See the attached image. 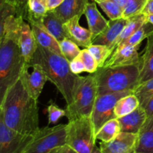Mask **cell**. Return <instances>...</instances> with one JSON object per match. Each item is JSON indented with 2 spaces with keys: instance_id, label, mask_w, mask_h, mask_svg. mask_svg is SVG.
<instances>
[{
  "instance_id": "24",
  "label": "cell",
  "mask_w": 153,
  "mask_h": 153,
  "mask_svg": "<svg viewBox=\"0 0 153 153\" xmlns=\"http://www.w3.org/2000/svg\"><path fill=\"white\" fill-rule=\"evenodd\" d=\"M147 21L146 15L143 14L142 13L128 18L126 25L125 26L124 29L123 30L122 33H121L117 40L115 42L114 45V51L120 44L123 43L128 37H131L137 30H138Z\"/></svg>"
},
{
  "instance_id": "36",
  "label": "cell",
  "mask_w": 153,
  "mask_h": 153,
  "mask_svg": "<svg viewBox=\"0 0 153 153\" xmlns=\"http://www.w3.org/2000/svg\"><path fill=\"white\" fill-rule=\"evenodd\" d=\"M11 4L20 16L25 21L29 18V8H28V0H4Z\"/></svg>"
},
{
  "instance_id": "46",
  "label": "cell",
  "mask_w": 153,
  "mask_h": 153,
  "mask_svg": "<svg viewBox=\"0 0 153 153\" xmlns=\"http://www.w3.org/2000/svg\"><path fill=\"white\" fill-rule=\"evenodd\" d=\"M135 152V151H134ZM134 152H129V153H134Z\"/></svg>"
},
{
  "instance_id": "33",
  "label": "cell",
  "mask_w": 153,
  "mask_h": 153,
  "mask_svg": "<svg viewBox=\"0 0 153 153\" xmlns=\"http://www.w3.org/2000/svg\"><path fill=\"white\" fill-rule=\"evenodd\" d=\"M147 0H127L123 7V18L131 17L142 13Z\"/></svg>"
},
{
  "instance_id": "38",
  "label": "cell",
  "mask_w": 153,
  "mask_h": 153,
  "mask_svg": "<svg viewBox=\"0 0 153 153\" xmlns=\"http://www.w3.org/2000/svg\"><path fill=\"white\" fill-rule=\"evenodd\" d=\"M49 153H79L76 152L74 149L70 147L69 145L65 144L61 146H58V147L52 149Z\"/></svg>"
},
{
  "instance_id": "41",
  "label": "cell",
  "mask_w": 153,
  "mask_h": 153,
  "mask_svg": "<svg viewBox=\"0 0 153 153\" xmlns=\"http://www.w3.org/2000/svg\"><path fill=\"white\" fill-rule=\"evenodd\" d=\"M64 0H46L47 1L48 10H52L60 5Z\"/></svg>"
},
{
  "instance_id": "1",
  "label": "cell",
  "mask_w": 153,
  "mask_h": 153,
  "mask_svg": "<svg viewBox=\"0 0 153 153\" xmlns=\"http://www.w3.org/2000/svg\"><path fill=\"white\" fill-rule=\"evenodd\" d=\"M0 118L9 128L24 134L33 135L40 128L37 100L29 95L20 79L1 100Z\"/></svg>"
},
{
  "instance_id": "3",
  "label": "cell",
  "mask_w": 153,
  "mask_h": 153,
  "mask_svg": "<svg viewBox=\"0 0 153 153\" xmlns=\"http://www.w3.org/2000/svg\"><path fill=\"white\" fill-rule=\"evenodd\" d=\"M97 86V96L133 90L139 85V65L99 67L93 73Z\"/></svg>"
},
{
  "instance_id": "37",
  "label": "cell",
  "mask_w": 153,
  "mask_h": 153,
  "mask_svg": "<svg viewBox=\"0 0 153 153\" xmlns=\"http://www.w3.org/2000/svg\"><path fill=\"white\" fill-rule=\"evenodd\" d=\"M70 67L71 71L76 75H79L83 72H86L85 64H83L82 60L79 58V56L70 61Z\"/></svg>"
},
{
  "instance_id": "29",
  "label": "cell",
  "mask_w": 153,
  "mask_h": 153,
  "mask_svg": "<svg viewBox=\"0 0 153 153\" xmlns=\"http://www.w3.org/2000/svg\"><path fill=\"white\" fill-rule=\"evenodd\" d=\"M102 10L110 19H117L123 17V7L112 0H103L97 2Z\"/></svg>"
},
{
  "instance_id": "25",
  "label": "cell",
  "mask_w": 153,
  "mask_h": 153,
  "mask_svg": "<svg viewBox=\"0 0 153 153\" xmlns=\"http://www.w3.org/2000/svg\"><path fill=\"white\" fill-rule=\"evenodd\" d=\"M140 105L137 97L134 94H129L118 100L114 108L117 118H120L134 111Z\"/></svg>"
},
{
  "instance_id": "5",
  "label": "cell",
  "mask_w": 153,
  "mask_h": 153,
  "mask_svg": "<svg viewBox=\"0 0 153 153\" xmlns=\"http://www.w3.org/2000/svg\"><path fill=\"white\" fill-rule=\"evenodd\" d=\"M97 97V86L94 74L85 77L79 76L75 87L73 100L66 107L69 121L91 117Z\"/></svg>"
},
{
  "instance_id": "34",
  "label": "cell",
  "mask_w": 153,
  "mask_h": 153,
  "mask_svg": "<svg viewBox=\"0 0 153 153\" xmlns=\"http://www.w3.org/2000/svg\"><path fill=\"white\" fill-rule=\"evenodd\" d=\"M79 58L85 64L86 72L89 73H94L99 68L98 64L94 57L88 49H83L81 50L79 55Z\"/></svg>"
},
{
  "instance_id": "13",
  "label": "cell",
  "mask_w": 153,
  "mask_h": 153,
  "mask_svg": "<svg viewBox=\"0 0 153 153\" xmlns=\"http://www.w3.org/2000/svg\"><path fill=\"white\" fill-rule=\"evenodd\" d=\"M137 140V134L121 131L111 141L101 142L100 148L102 153H129L135 151Z\"/></svg>"
},
{
  "instance_id": "4",
  "label": "cell",
  "mask_w": 153,
  "mask_h": 153,
  "mask_svg": "<svg viewBox=\"0 0 153 153\" xmlns=\"http://www.w3.org/2000/svg\"><path fill=\"white\" fill-rule=\"evenodd\" d=\"M25 66L18 39L0 40V100L19 79Z\"/></svg>"
},
{
  "instance_id": "19",
  "label": "cell",
  "mask_w": 153,
  "mask_h": 153,
  "mask_svg": "<svg viewBox=\"0 0 153 153\" xmlns=\"http://www.w3.org/2000/svg\"><path fill=\"white\" fill-rule=\"evenodd\" d=\"M95 1L89 2L85 10L88 29L92 34L93 40L100 35L108 25V21L99 11Z\"/></svg>"
},
{
  "instance_id": "43",
  "label": "cell",
  "mask_w": 153,
  "mask_h": 153,
  "mask_svg": "<svg viewBox=\"0 0 153 153\" xmlns=\"http://www.w3.org/2000/svg\"><path fill=\"white\" fill-rule=\"evenodd\" d=\"M91 153H102V150L100 149V148L97 147V146H95V147L94 148V149H93L92 152Z\"/></svg>"
},
{
  "instance_id": "22",
  "label": "cell",
  "mask_w": 153,
  "mask_h": 153,
  "mask_svg": "<svg viewBox=\"0 0 153 153\" xmlns=\"http://www.w3.org/2000/svg\"><path fill=\"white\" fill-rule=\"evenodd\" d=\"M135 152L153 153V116L147 117L137 134Z\"/></svg>"
},
{
  "instance_id": "7",
  "label": "cell",
  "mask_w": 153,
  "mask_h": 153,
  "mask_svg": "<svg viewBox=\"0 0 153 153\" xmlns=\"http://www.w3.org/2000/svg\"><path fill=\"white\" fill-rule=\"evenodd\" d=\"M67 124L40 128L22 153H49L55 148L67 144Z\"/></svg>"
},
{
  "instance_id": "28",
  "label": "cell",
  "mask_w": 153,
  "mask_h": 153,
  "mask_svg": "<svg viewBox=\"0 0 153 153\" xmlns=\"http://www.w3.org/2000/svg\"><path fill=\"white\" fill-rule=\"evenodd\" d=\"M28 8L29 18L27 21L28 22L30 20H41L49 11L46 0H28Z\"/></svg>"
},
{
  "instance_id": "32",
  "label": "cell",
  "mask_w": 153,
  "mask_h": 153,
  "mask_svg": "<svg viewBox=\"0 0 153 153\" xmlns=\"http://www.w3.org/2000/svg\"><path fill=\"white\" fill-rule=\"evenodd\" d=\"M59 45L62 55L70 62L77 58L81 52L79 46L70 39L66 38L61 40L59 42Z\"/></svg>"
},
{
  "instance_id": "20",
  "label": "cell",
  "mask_w": 153,
  "mask_h": 153,
  "mask_svg": "<svg viewBox=\"0 0 153 153\" xmlns=\"http://www.w3.org/2000/svg\"><path fill=\"white\" fill-rule=\"evenodd\" d=\"M147 119L144 108L139 106L134 111L123 117L118 118L121 127V131L138 134L142 126Z\"/></svg>"
},
{
  "instance_id": "27",
  "label": "cell",
  "mask_w": 153,
  "mask_h": 153,
  "mask_svg": "<svg viewBox=\"0 0 153 153\" xmlns=\"http://www.w3.org/2000/svg\"><path fill=\"white\" fill-rule=\"evenodd\" d=\"M153 31V25L147 21L145 22L138 30L135 31L130 37H128L126 41L120 44L117 47L120 46L131 45V46H139L141 42L144 39H146L149 37V34ZM116 48V49H117ZM115 50V49H114Z\"/></svg>"
},
{
  "instance_id": "17",
  "label": "cell",
  "mask_w": 153,
  "mask_h": 153,
  "mask_svg": "<svg viewBox=\"0 0 153 153\" xmlns=\"http://www.w3.org/2000/svg\"><path fill=\"white\" fill-rule=\"evenodd\" d=\"M79 16L72 18L65 22V26L69 34V39L73 40L79 46L88 49L92 45L93 37L91 31L79 24Z\"/></svg>"
},
{
  "instance_id": "44",
  "label": "cell",
  "mask_w": 153,
  "mask_h": 153,
  "mask_svg": "<svg viewBox=\"0 0 153 153\" xmlns=\"http://www.w3.org/2000/svg\"><path fill=\"white\" fill-rule=\"evenodd\" d=\"M147 16V20L148 22H150L151 24H152L153 25V15H148Z\"/></svg>"
},
{
  "instance_id": "40",
  "label": "cell",
  "mask_w": 153,
  "mask_h": 153,
  "mask_svg": "<svg viewBox=\"0 0 153 153\" xmlns=\"http://www.w3.org/2000/svg\"><path fill=\"white\" fill-rule=\"evenodd\" d=\"M142 13L146 15H153V0H147L143 10Z\"/></svg>"
},
{
  "instance_id": "15",
  "label": "cell",
  "mask_w": 153,
  "mask_h": 153,
  "mask_svg": "<svg viewBox=\"0 0 153 153\" xmlns=\"http://www.w3.org/2000/svg\"><path fill=\"white\" fill-rule=\"evenodd\" d=\"M28 23L31 25L37 44L51 52L62 55L59 42L48 31L41 20H30Z\"/></svg>"
},
{
  "instance_id": "10",
  "label": "cell",
  "mask_w": 153,
  "mask_h": 153,
  "mask_svg": "<svg viewBox=\"0 0 153 153\" xmlns=\"http://www.w3.org/2000/svg\"><path fill=\"white\" fill-rule=\"evenodd\" d=\"M32 137L10 128L0 118V153H22Z\"/></svg>"
},
{
  "instance_id": "6",
  "label": "cell",
  "mask_w": 153,
  "mask_h": 153,
  "mask_svg": "<svg viewBox=\"0 0 153 153\" xmlns=\"http://www.w3.org/2000/svg\"><path fill=\"white\" fill-rule=\"evenodd\" d=\"M97 140V134L91 117L73 120L67 124V144L76 152L91 153Z\"/></svg>"
},
{
  "instance_id": "8",
  "label": "cell",
  "mask_w": 153,
  "mask_h": 153,
  "mask_svg": "<svg viewBox=\"0 0 153 153\" xmlns=\"http://www.w3.org/2000/svg\"><path fill=\"white\" fill-rule=\"evenodd\" d=\"M131 94H134L133 90L97 96L91 116L96 134L106 122L117 118L114 114V108L118 100Z\"/></svg>"
},
{
  "instance_id": "11",
  "label": "cell",
  "mask_w": 153,
  "mask_h": 153,
  "mask_svg": "<svg viewBox=\"0 0 153 153\" xmlns=\"http://www.w3.org/2000/svg\"><path fill=\"white\" fill-rule=\"evenodd\" d=\"M31 67L33 70L31 73H29L28 71L29 68L25 66L21 74L20 80L29 95L37 100L46 81L48 80V78L43 69L38 64H33Z\"/></svg>"
},
{
  "instance_id": "42",
  "label": "cell",
  "mask_w": 153,
  "mask_h": 153,
  "mask_svg": "<svg viewBox=\"0 0 153 153\" xmlns=\"http://www.w3.org/2000/svg\"><path fill=\"white\" fill-rule=\"evenodd\" d=\"M94 1H95V2H98V1H103V0H94ZM112 1H114L115 2H117V3H118V4H120V5H121L123 7H124V5H125V4H126V1L127 0H112Z\"/></svg>"
},
{
  "instance_id": "21",
  "label": "cell",
  "mask_w": 153,
  "mask_h": 153,
  "mask_svg": "<svg viewBox=\"0 0 153 153\" xmlns=\"http://www.w3.org/2000/svg\"><path fill=\"white\" fill-rule=\"evenodd\" d=\"M42 23L46 29L58 42L69 39V34L66 28L64 22L55 14L53 10H49L46 14L42 18Z\"/></svg>"
},
{
  "instance_id": "12",
  "label": "cell",
  "mask_w": 153,
  "mask_h": 153,
  "mask_svg": "<svg viewBox=\"0 0 153 153\" xmlns=\"http://www.w3.org/2000/svg\"><path fill=\"white\" fill-rule=\"evenodd\" d=\"M139 46H120L115 49L110 58L103 67H117V66L139 65L140 67V56Z\"/></svg>"
},
{
  "instance_id": "26",
  "label": "cell",
  "mask_w": 153,
  "mask_h": 153,
  "mask_svg": "<svg viewBox=\"0 0 153 153\" xmlns=\"http://www.w3.org/2000/svg\"><path fill=\"white\" fill-rule=\"evenodd\" d=\"M121 132V127L118 118H114L106 122L97 133V139L108 143L114 139Z\"/></svg>"
},
{
  "instance_id": "45",
  "label": "cell",
  "mask_w": 153,
  "mask_h": 153,
  "mask_svg": "<svg viewBox=\"0 0 153 153\" xmlns=\"http://www.w3.org/2000/svg\"><path fill=\"white\" fill-rule=\"evenodd\" d=\"M134 153H143V152H134Z\"/></svg>"
},
{
  "instance_id": "35",
  "label": "cell",
  "mask_w": 153,
  "mask_h": 153,
  "mask_svg": "<svg viewBox=\"0 0 153 153\" xmlns=\"http://www.w3.org/2000/svg\"><path fill=\"white\" fill-rule=\"evenodd\" d=\"M49 124H56L60 119L66 116V111L60 108L54 102L50 101L47 107Z\"/></svg>"
},
{
  "instance_id": "23",
  "label": "cell",
  "mask_w": 153,
  "mask_h": 153,
  "mask_svg": "<svg viewBox=\"0 0 153 153\" xmlns=\"http://www.w3.org/2000/svg\"><path fill=\"white\" fill-rule=\"evenodd\" d=\"M146 47L140 56V75L139 84L153 78V31L147 37Z\"/></svg>"
},
{
  "instance_id": "18",
  "label": "cell",
  "mask_w": 153,
  "mask_h": 153,
  "mask_svg": "<svg viewBox=\"0 0 153 153\" xmlns=\"http://www.w3.org/2000/svg\"><path fill=\"white\" fill-rule=\"evenodd\" d=\"M89 0H64L53 10L55 14L65 23L72 18L85 14V10Z\"/></svg>"
},
{
  "instance_id": "14",
  "label": "cell",
  "mask_w": 153,
  "mask_h": 153,
  "mask_svg": "<svg viewBox=\"0 0 153 153\" xmlns=\"http://www.w3.org/2000/svg\"><path fill=\"white\" fill-rule=\"evenodd\" d=\"M127 22H128V19L123 17L120 19L108 20V26L100 35L97 36L93 40L92 44L105 45L108 46L112 52H114V45L122 33Z\"/></svg>"
},
{
  "instance_id": "31",
  "label": "cell",
  "mask_w": 153,
  "mask_h": 153,
  "mask_svg": "<svg viewBox=\"0 0 153 153\" xmlns=\"http://www.w3.org/2000/svg\"><path fill=\"white\" fill-rule=\"evenodd\" d=\"M134 94L140 101V106L143 107L149 98L153 96V78L139 84L134 89Z\"/></svg>"
},
{
  "instance_id": "9",
  "label": "cell",
  "mask_w": 153,
  "mask_h": 153,
  "mask_svg": "<svg viewBox=\"0 0 153 153\" xmlns=\"http://www.w3.org/2000/svg\"><path fill=\"white\" fill-rule=\"evenodd\" d=\"M0 40L14 37L19 40L21 27L24 21L16 9L4 0H0Z\"/></svg>"
},
{
  "instance_id": "30",
  "label": "cell",
  "mask_w": 153,
  "mask_h": 153,
  "mask_svg": "<svg viewBox=\"0 0 153 153\" xmlns=\"http://www.w3.org/2000/svg\"><path fill=\"white\" fill-rule=\"evenodd\" d=\"M98 64L99 67H102L113 52L107 46L100 44H92L88 48Z\"/></svg>"
},
{
  "instance_id": "16",
  "label": "cell",
  "mask_w": 153,
  "mask_h": 153,
  "mask_svg": "<svg viewBox=\"0 0 153 153\" xmlns=\"http://www.w3.org/2000/svg\"><path fill=\"white\" fill-rule=\"evenodd\" d=\"M18 42L20 46L22 56L25 60V66L28 67V64L34 57L38 44L31 28V25L28 22H25V21H24L21 27Z\"/></svg>"
},
{
  "instance_id": "39",
  "label": "cell",
  "mask_w": 153,
  "mask_h": 153,
  "mask_svg": "<svg viewBox=\"0 0 153 153\" xmlns=\"http://www.w3.org/2000/svg\"><path fill=\"white\" fill-rule=\"evenodd\" d=\"M143 108H144L147 117H150L153 116V96L149 98V100L146 102V103L143 106Z\"/></svg>"
},
{
  "instance_id": "2",
  "label": "cell",
  "mask_w": 153,
  "mask_h": 153,
  "mask_svg": "<svg viewBox=\"0 0 153 153\" xmlns=\"http://www.w3.org/2000/svg\"><path fill=\"white\" fill-rule=\"evenodd\" d=\"M38 64L43 69L48 80L57 88L65 100L67 105H70L73 100L75 87L79 79V75L71 71L70 61L62 55L44 49L37 45V48L32 60L28 64Z\"/></svg>"
}]
</instances>
